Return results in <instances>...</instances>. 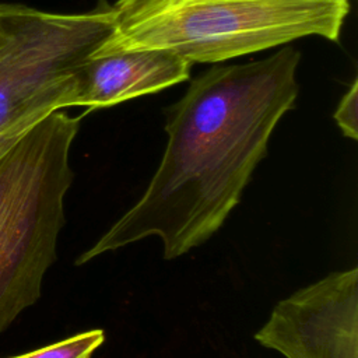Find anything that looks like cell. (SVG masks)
Wrapping results in <instances>:
<instances>
[{
    "instance_id": "obj_3",
    "label": "cell",
    "mask_w": 358,
    "mask_h": 358,
    "mask_svg": "<svg viewBox=\"0 0 358 358\" xmlns=\"http://www.w3.org/2000/svg\"><path fill=\"white\" fill-rule=\"evenodd\" d=\"M80 116L53 110L0 155V334L41 298L64 225Z\"/></svg>"
},
{
    "instance_id": "obj_9",
    "label": "cell",
    "mask_w": 358,
    "mask_h": 358,
    "mask_svg": "<svg viewBox=\"0 0 358 358\" xmlns=\"http://www.w3.org/2000/svg\"><path fill=\"white\" fill-rule=\"evenodd\" d=\"M35 124V123H34ZM32 124H20V126H15L13 129H8L6 131H1L0 133V155L7 150L10 148Z\"/></svg>"
},
{
    "instance_id": "obj_2",
    "label": "cell",
    "mask_w": 358,
    "mask_h": 358,
    "mask_svg": "<svg viewBox=\"0 0 358 358\" xmlns=\"http://www.w3.org/2000/svg\"><path fill=\"white\" fill-rule=\"evenodd\" d=\"M113 31L94 56L162 49L220 63L305 36L337 42L350 0H117Z\"/></svg>"
},
{
    "instance_id": "obj_10",
    "label": "cell",
    "mask_w": 358,
    "mask_h": 358,
    "mask_svg": "<svg viewBox=\"0 0 358 358\" xmlns=\"http://www.w3.org/2000/svg\"><path fill=\"white\" fill-rule=\"evenodd\" d=\"M1 39H3V36H1V31H0V45H1Z\"/></svg>"
},
{
    "instance_id": "obj_1",
    "label": "cell",
    "mask_w": 358,
    "mask_h": 358,
    "mask_svg": "<svg viewBox=\"0 0 358 358\" xmlns=\"http://www.w3.org/2000/svg\"><path fill=\"white\" fill-rule=\"evenodd\" d=\"M299 60L296 49L284 46L192 80L168 112L166 147L144 193L76 264L150 236L162 241L169 260L215 234L266 157L274 127L295 103Z\"/></svg>"
},
{
    "instance_id": "obj_5",
    "label": "cell",
    "mask_w": 358,
    "mask_h": 358,
    "mask_svg": "<svg viewBox=\"0 0 358 358\" xmlns=\"http://www.w3.org/2000/svg\"><path fill=\"white\" fill-rule=\"evenodd\" d=\"M255 340L285 358H358V268L281 299Z\"/></svg>"
},
{
    "instance_id": "obj_6",
    "label": "cell",
    "mask_w": 358,
    "mask_h": 358,
    "mask_svg": "<svg viewBox=\"0 0 358 358\" xmlns=\"http://www.w3.org/2000/svg\"><path fill=\"white\" fill-rule=\"evenodd\" d=\"M192 63L162 49L91 56L80 67L71 106H112L186 81Z\"/></svg>"
},
{
    "instance_id": "obj_4",
    "label": "cell",
    "mask_w": 358,
    "mask_h": 358,
    "mask_svg": "<svg viewBox=\"0 0 358 358\" xmlns=\"http://www.w3.org/2000/svg\"><path fill=\"white\" fill-rule=\"evenodd\" d=\"M0 133L71 106L80 67L113 31L105 0L88 13L59 14L0 4Z\"/></svg>"
},
{
    "instance_id": "obj_8",
    "label": "cell",
    "mask_w": 358,
    "mask_h": 358,
    "mask_svg": "<svg viewBox=\"0 0 358 358\" xmlns=\"http://www.w3.org/2000/svg\"><path fill=\"white\" fill-rule=\"evenodd\" d=\"M358 80L355 78L350 90L341 98L334 112V120L343 134L351 140L358 138Z\"/></svg>"
},
{
    "instance_id": "obj_7",
    "label": "cell",
    "mask_w": 358,
    "mask_h": 358,
    "mask_svg": "<svg viewBox=\"0 0 358 358\" xmlns=\"http://www.w3.org/2000/svg\"><path fill=\"white\" fill-rule=\"evenodd\" d=\"M103 330L92 329L11 358H91L92 354L103 344Z\"/></svg>"
}]
</instances>
